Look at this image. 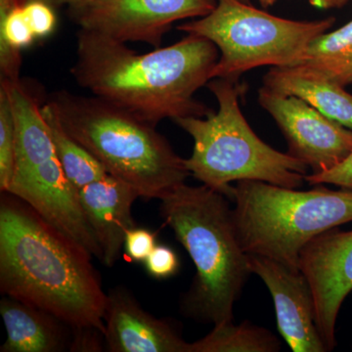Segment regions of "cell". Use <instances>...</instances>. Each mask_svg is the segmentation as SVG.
Here are the masks:
<instances>
[{
    "instance_id": "7402d4cb",
    "label": "cell",
    "mask_w": 352,
    "mask_h": 352,
    "mask_svg": "<svg viewBox=\"0 0 352 352\" xmlns=\"http://www.w3.org/2000/svg\"><path fill=\"white\" fill-rule=\"evenodd\" d=\"M54 7L39 0H28L24 3L25 17L36 38L50 36L56 28Z\"/></svg>"
},
{
    "instance_id": "cb8c5ba5",
    "label": "cell",
    "mask_w": 352,
    "mask_h": 352,
    "mask_svg": "<svg viewBox=\"0 0 352 352\" xmlns=\"http://www.w3.org/2000/svg\"><path fill=\"white\" fill-rule=\"evenodd\" d=\"M156 245L155 233L135 226L127 231L124 249L129 261L140 263H145Z\"/></svg>"
},
{
    "instance_id": "30bf717a",
    "label": "cell",
    "mask_w": 352,
    "mask_h": 352,
    "mask_svg": "<svg viewBox=\"0 0 352 352\" xmlns=\"http://www.w3.org/2000/svg\"><path fill=\"white\" fill-rule=\"evenodd\" d=\"M259 104L272 116L284 134L289 154L311 168L330 170L352 152V131L329 119L307 102L261 87Z\"/></svg>"
},
{
    "instance_id": "2e32d148",
    "label": "cell",
    "mask_w": 352,
    "mask_h": 352,
    "mask_svg": "<svg viewBox=\"0 0 352 352\" xmlns=\"http://www.w3.org/2000/svg\"><path fill=\"white\" fill-rule=\"evenodd\" d=\"M0 314L7 333L1 352H57L68 346V337L58 323L62 321L43 309L6 296Z\"/></svg>"
},
{
    "instance_id": "9a60e30c",
    "label": "cell",
    "mask_w": 352,
    "mask_h": 352,
    "mask_svg": "<svg viewBox=\"0 0 352 352\" xmlns=\"http://www.w3.org/2000/svg\"><path fill=\"white\" fill-rule=\"evenodd\" d=\"M263 87L274 94L295 96L324 116L352 131V94L323 76L295 66L273 67Z\"/></svg>"
},
{
    "instance_id": "8992f818",
    "label": "cell",
    "mask_w": 352,
    "mask_h": 352,
    "mask_svg": "<svg viewBox=\"0 0 352 352\" xmlns=\"http://www.w3.org/2000/svg\"><path fill=\"white\" fill-rule=\"evenodd\" d=\"M234 221L245 254L300 270V254L317 236L352 221V191H298L256 180L234 186Z\"/></svg>"
},
{
    "instance_id": "d6986e66",
    "label": "cell",
    "mask_w": 352,
    "mask_h": 352,
    "mask_svg": "<svg viewBox=\"0 0 352 352\" xmlns=\"http://www.w3.org/2000/svg\"><path fill=\"white\" fill-rule=\"evenodd\" d=\"M25 0H0V73L10 82L20 80L22 50L36 36L24 10Z\"/></svg>"
},
{
    "instance_id": "277c9868",
    "label": "cell",
    "mask_w": 352,
    "mask_h": 352,
    "mask_svg": "<svg viewBox=\"0 0 352 352\" xmlns=\"http://www.w3.org/2000/svg\"><path fill=\"white\" fill-rule=\"evenodd\" d=\"M50 101L65 131L108 171L145 199L168 196L190 176L185 159L133 113L96 96L58 91Z\"/></svg>"
},
{
    "instance_id": "5bb4252c",
    "label": "cell",
    "mask_w": 352,
    "mask_h": 352,
    "mask_svg": "<svg viewBox=\"0 0 352 352\" xmlns=\"http://www.w3.org/2000/svg\"><path fill=\"white\" fill-rule=\"evenodd\" d=\"M88 224L100 245L102 263L112 267L124 249L127 231L135 227L132 205L140 195L131 185L111 175L78 191Z\"/></svg>"
},
{
    "instance_id": "44dd1931",
    "label": "cell",
    "mask_w": 352,
    "mask_h": 352,
    "mask_svg": "<svg viewBox=\"0 0 352 352\" xmlns=\"http://www.w3.org/2000/svg\"><path fill=\"white\" fill-rule=\"evenodd\" d=\"M16 154V124L8 87L0 80V190L6 192L12 179Z\"/></svg>"
},
{
    "instance_id": "8fae6325",
    "label": "cell",
    "mask_w": 352,
    "mask_h": 352,
    "mask_svg": "<svg viewBox=\"0 0 352 352\" xmlns=\"http://www.w3.org/2000/svg\"><path fill=\"white\" fill-rule=\"evenodd\" d=\"M300 270L314 294L317 330L327 351H333L338 315L352 291V231L333 228L317 236L302 250Z\"/></svg>"
},
{
    "instance_id": "9c48e42d",
    "label": "cell",
    "mask_w": 352,
    "mask_h": 352,
    "mask_svg": "<svg viewBox=\"0 0 352 352\" xmlns=\"http://www.w3.org/2000/svg\"><path fill=\"white\" fill-rule=\"evenodd\" d=\"M215 6L217 0H94L72 16L80 29L159 48L173 23L204 17Z\"/></svg>"
},
{
    "instance_id": "4fadbf2b",
    "label": "cell",
    "mask_w": 352,
    "mask_h": 352,
    "mask_svg": "<svg viewBox=\"0 0 352 352\" xmlns=\"http://www.w3.org/2000/svg\"><path fill=\"white\" fill-rule=\"evenodd\" d=\"M103 337L111 352H189L188 342L168 322L141 307L124 287L107 294Z\"/></svg>"
},
{
    "instance_id": "7a4b0ae2",
    "label": "cell",
    "mask_w": 352,
    "mask_h": 352,
    "mask_svg": "<svg viewBox=\"0 0 352 352\" xmlns=\"http://www.w3.org/2000/svg\"><path fill=\"white\" fill-rule=\"evenodd\" d=\"M85 250L7 192L0 201V289L74 330L105 331L107 294Z\"/></svg>"
},
{
    "instance_id": "603a6c76",
    "label": "cell",
    "mask_w": 352,
    "mask_h": 352,
    "mask_svg": "<svg viewBox=\"0 0 352 352\" xmlns=\"http://www.w3.org/2000/svg\"><path fill=\"white\" fill-rule=\"evenodd\" d=\"M144 263L146 270L155 279H168L175 276L179 270L177 254L164 245H156Z\"/></svg>"
},
{
    "instance_id": "ba28073f",
    "label": "cell",
    "mask_w": 352,
    "mask_h": 352,
    "mask_svg": "<svg viewBox=\"0 0 352 352\" xmlns=\"http://www.w3.org/2000/svg\"><path fill=\"white\" fill-rule=\"evenodd\" d=\"M335 19L302 22L276 17L241 0H217L212 12L178 25L179 31L212 41L219 59L212 78L239 80L261 66H289Z\"/></svg>"
},
{
    "instance_id": "484cf974",
    "label": "cell",
    "mask_w": 352,
    "mask_h": 352,
    "mask_svg": "<svg viewBox=\"0 0 352 352\" xmlns=\"http://www.w3.org/2000/svg\"><path fill=\"white\" fill-rule=\"evenodd\" d=\"M39 1L45 2L53 7L68 6L69 12L74 14L89 6L94 0H39Z\"/></svg>"
},
{
    "instance_id": "5b68a950",
    "label": "cell",
    "mask_w": 352,
    "mask_h": 352,
    "mask_svg": "<svg viewBox=\"0 0 352 352\" xmlns=\"http://www.w3.org/2000/svg\"><path fill=\"white\" fill-rule=\"evenodd\" d=\"M207 87L219 103L217 113L173 120L193 139L191 157L185 159L190 175L232 200L230 183L256 180L286 188H300L308 166L289 153L273 149L252 131L241 112L245 85L214 78Z\"/></svg>"
},
{
    "instance_id": "e0dca14e",
    "label": "cell",
    "mask_w": 352,
    "mask_h": 352,
    "mask_svg": "<svg viewBox=\"0 0 352 352\" xmlns=\"http://www.w3.org/2000/svg\"><path fill=\"white\" fill-rule=\"evenodd\" d=\"M346 87L352 82V21L308 43L293 63Z\"/></svg>"
},
{
    "instance_id": "ffe728a7",
    "label": "cell",
    "mask_w": 352,
    "mask_h": 352,
    "mask_svg": "<svg viewBox=\"0 0 352 352\" xmlns=\"http://www.w3.org/2000/svg\"><path fill=\"white\" fill-rule=\"evenodd\" d=\"M281 344L266 329L243 322L214 326V330L201 340L192 342L189 352H275Z\"/></svg>"
},
{
    "instance_id": "7c38bea8",
    "label": "cell",
    "mask_w": 352,
    "mask_h": 352,
    "mask_svg": "<svg viewBox=\"0 0 352 352\" xmlns=\"http://www.w3.org/2000/svg\"><path fill=\"white\" fill-rule=\"evenodd\" d=\"M252 274L258 275L270 289L276 312L277 327L294 352H325L315 323L311 287L300 270L249 254Z\"/></svg>"
},
{
    "instance_id": "83f0119b",
    "label": "cell",
    "mask_w": 352,
    "mask_h": 352,
    "mask_svg": "<svg viewBox=\"0 0 352 352\" xmlns=\"http://www.w3.org/2000/svg\"><path fill=\"white\" fill-rule=\"evenodd\" d=\"M259 3L261 4V6L263 7H270L272 6L273 4L276 3L278 0H258Z\"/></svg>"
},
{
    "instance_id": "6da1fadb",
    "label": "cell",
    "mask_w": 352,
    "mask_h": 352,
    "mask_svg": "<svg viewBox=\"0 0 352 352\" xmlns=\"http://www.w3.org/2000/svg\"><path fill=\"white\" fill-rule=\"evenodd\" d=\"M219 55L214 43L196 34L138 54L122 41L80 29L71 75L94 96L156 126L164 119L206 117L212 111L194 96L212 80Z\"/></svg>"
},
{
    "instance_id": "f1b7e54d",
    "label": "cell",
    "mask_w": 352,
    "mask_h": 352,
    "mask_svg": "<svg viewBox=\"0 0 352 352\" xmlns=\"http://www.w3.org/2000/svg\"><path fill=\"white\" fill-rule=\"evenodd\" d=\"M241 1L245 2V3H250V0H241Z\"/></svg>"
},
{
    "instance_id": "52a82bcc",
    "label": "cell",
    "mask_w": 352,
    "mask_h": 352,
    "mask_svg": "<svg viewBox=\"0 0 352 352\" xmlns=\"http://www.w3.org/2000/svg\"><path fill=\"white\" fill-rule=\"evenodd\" d=\"M6 82L16 124V154L7 193L29 205L48 223L102 261L101 248L55 151L34 90L23 80ZM2 193V192H1Z\"/></svg>"
},
{
    "instance_id": "4316f807",
    "label": "cell",
    "mask_w": 352,
    "mask_h": 352,
    "mask_svg": "<svg viewBox=\"0 0 352 352\" xmlns=\"http://www.w3.org/2000/svg\"><path fill=\"white\" fill-rule=\"evenodd\" d=\"M346 1L347 0H309V3L317 8L330 9L344 6Z\"/></svg>"
},
{
    "instance_id": "ac0fdd59",
    "label": "cell",
    "mask_w": 352,
    "mask_h": 352,
    "mask_svg": "<svg viewBox=\"0 0 352 352\" xmlns=\"http://www.w3.org/2000/svg\"><path fill=\"white\" fill-rule=\"evenodd\" d=\"M41 113L50 129L58 160L76 191L109 175L103 164L65 131L52 102L43 104Z\"/></svg>"
},
{
    "instance_id": "3957f363",
    "label": "cell",
    "mask_w": 352,
    "mask_h": 352,
    "mask_svg": "<svg viewBox=\"0 0 352 352\" xmlns=\"http://www.w3.org/2000/svg\"><path fill=\"white\" fill-rule=\"evenodd\" d=\"M160 214L195 264L183 310L214 326L233 322L234 305L252 273L229 199L206 185L184 183L162 199Z\"/></svg>"
},
{
    "instance_id": "d4e9b609",
    "label": "cell",
    "mask_w": 352,
    "mask_h": 352,
    "mask_svg": "<svg viewBox=\"0 0 352 352\" xmlns=\"http://www.w3.org/2000/svg\"><path fill=\"white\" fill-rule=\"evenodd\" d=\"M305 180L310 185L333 184L352 191V152L335 168L324 173L307 175Z\"/></svg>"
}]
</instances>
